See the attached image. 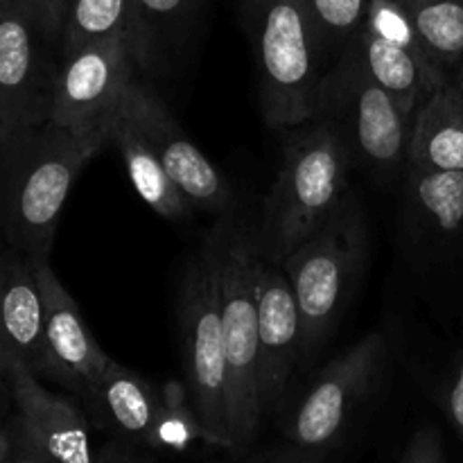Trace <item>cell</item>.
<instances>
[{
  "instance_id": "cell-6",
  "label": "cell",
  "mask_w": 463,
  "mask_h": 463,
  "mask_svg": "<svg viewBox=\"0 0 463 463\" xmlns=\"http://www.w3.org/2000/svg\"><path fill=\"white\" fill-rule=\"evenodd\" d=\"M179 330L185 384L206 434V443L233 450L229 362L217 301L215 256L208 235L202 249L188 262L181 280Z\"/></svg>"
},
{
  "instance_id": "cell-16",
  "label": "cell",
  "mask_w": 463,
  "mask_h": 463,
  "mask_svg": "<svg viewBox=\"0 0 463 463\" xmlns=\"http://www.w3.org/2000/svg\"><path fill=\"white\" fill-rule=\"evenodd\" d=\"M43 303L27 256L0 240V378L16 366L41 375Z\"/></svg>"
},
{
  "instance_id": "cell-18",
  "label": "cell",
  "mask_w": 463,
  "mask_h": 463,
  "mask_svg": "<svg viewBox=\"0 0 463 463\" xmlns=\"http://www.w3.org/2000/svg\"><path fill=\"white\" fill-rule=\"evenodd\" d=\"M111 145H116L118 152H120L127 175H129V181L136 193H138V197L156 215L172 222L188 220L193 215L194 206L176 188L175 181L170 179L161 158L156 156L154 147L149 145L147 136L143 134L134 116L127 111L125 102L120 104L116 116L111 118Z\"/></svg>"
},
{
  "instance_id": "cell-26",
  "label": "cell",
  "mask_w": 463,
  "mask_h": 463,
  "mask_svg": "<svg viewBox=\"0 0 463 463\" xmlns=\"http://www.w3.org/2000/svg\"><path fill=\"white\" fill-rule=\"evenodd\" d=\"M18 3L30 14V18L39 27L41 34L59 48L68 0H18Z\"/></svg>"
},
{
  "instance_id": "cell-5",
  "label": "cell",
  "mask_w": 463,
  "mask_h": 463,
  "mask_svg": "<svg viewBox=\"0 0 463 463\" xmlns=\"http://www.w3.org/2000/svg\"><path fill=\"white\" fill-rule=\"evenodd\" d=\"M366 249L364 211L357 194L348 190L326 224L280 265L301 312L303 360L315 355L342 321L360 280Z\"/></svg>"
},
{
  "instance_id": "cell-8",
  "label": "cell",
  "mask_w": 463,
  "mask_h": 463,
  "mask_svg": "<svg viewBox=\"0 0 463 463\" xmlns=\"http://www.w3.org/2000/svg\"><path fill=\"white\" fill-rule=\"evenodd\" d=\"M346 50L411 120L425 99L450 81L430 57L402 0H369L364 23Z\"/></svg>"
},
{
  "instance_id": "cell-21",
  "label": "cell",
  "mask_w": 463,
  "mask_h": 463,
  "mask_svg": "<svg viewBox=\"0 0 463 463\" xmlns=\"http://www.w3.org/2000/svg\"><path fill=\"white\" fill-rule=\"evenodd\" d=\"M111 36L131 41L140 57V66L145 68L134 0H68L61 39H59V57L86 43L111 39Z\"/></svg>"
},
{
  "instance_id": "cell-29",
  "label": "cell",
  "mask_w": 463,
  "mask_h": 463,
  "mask_svg": "<svg viewBox=\"0 0 463 463\" xmlns=\"http://www.w3.org/2000/svg\"><path fill=\"white\" fill-rule=\"evenodd\" d=\"M93 463H149L131 446L129 441H122V439H116V441L107 443L102 450L95 455Z\"/></svg>"
},
{
  "instance_id": "cell-1",
  "label": "cell",
  "mask_w": 463,
  "mask_h": 463,
  "mask_svg": "<svg viewBox=\"0 0 463 463\" xmlns=\"http://www.w3.org/2000/svg\"><path fill=\"white\" fill-rule=\"evenodd\" d=\"M111 143V125L71 129L52 122L0 140V238L27 258H50L77 176Z\"/></svg>"
},
{
  "instance_id": "cell-2",
  "label": "cell",
  "mask_w": 463,
  "mask_h": 463,
  "mask_svg": "<svg viewBox=\"0 0 463 463\" xmlns=\"http://www.w3.org/2000/svg\"><path fill=\"white\" fill-rule=\"evenodd\" d=\"M283 163L265 199L258 251L271 265L285 258L326 224L346 197L353 152L342 131L324 116L292 127Z\"/></svg>"
},
{
  "instance_id": "cell-3",
  "label": "cell",
  "mask_w": 463,
  "mask_h": 463,
  "mask_svg": "<svg viewBox=\"0 0 463 463\" xmlns=\"http://www.w3.org/2000/svg\"><path fill=\"white\" fill-rule=\"evenodd\" d=\"M265 122L292 129L319 113L328 48L306 0H242Z\"/></svg>"
},
{
  "instance_id": "cell-22",
  "label": "cell",
  "mask_w": 463,
  "mask_h": 463,
  "mask_svg": "<svg viewBox=\"0 0 463 463\" xmlns=\"http://www.w3.org/2000/svg\"><path fill=\"white\" fill-rule=\"evenodd\" d=\"M402 5L430 57L452 80L463 61V0H402Z\"/></svg>"
},
{
  "instance_id": "cell-28",
  "label": "cell",
  "mask_w": 463,
  "mask_h": 463,
  "mask_svg": "<svg viewBox=\"0 0 463 463\" xmlns=\"http://www.w3.org/2000/svg\"><path fill=\"white\" fill-rule=\"evenodd\" d=\"M443 410H446L448 420L452 423L455 432L463 439V351L455 360L450 371V378L446 380V387L441 393Z\"/></svg>"
},
{
  "instance_id": "cell-17",
  "label": "cell",
  "mask_w": 463,
  "mask_h": 463,
  "mask_svg": "<svg viewBox=\"0 0 463 463\" xmlns=\"http://www.w3.org/2000/svg\"><path fill=\"white\" fill-rule=\"evenodd\" d=\"M84 402L98 423L116 432L122 441L154 446L163 398L145 375L113 360L86 393Z\"/></svg>"
},
{
  "instance_id": "cell-20",
  "label": "cell",
  "mask_w": 463,
  "mask_h": 463,
  "mask_svg": "<svg viewBox=\"0 0 463 463\" xmlns=\"http://www.w3.org/2000/svg\"><path fill=\"white\" fill-rule=\"evenodd\" d=\"M407 165L463 172V93L452 80L416 111Z\"/></svg>"
},
{
  "instance_id": "cell-32",
  "label": "cell",
  "mask_w": 463,
  "mask_h": 463,
  "mask_svg": "<svg viewBox=\"0 0 463 463\" xmlns=\"http://www.w3.org/2000/svg\"><path fill=\"white\" fill-rule=\"evenodd\" d=\"M12 455V441H9L7 432H5L3 423H0V463H5Z\"/></svg>"
},
{
  "instance_id": "cell-7",
  "label": "cell",
  "mask_w": 463,
  "mask_h": 463,
  "mask_svg": "<svg viewBox=\"0 0 463 463\" xmlns=\"http://www.w3.org/2000/svg\"><path fill=\"white\" fill-rule=\"evenodd\" d=\"M317 116L328 118L342 131L353 158L362 165L383 175L407 165L411 118L351 50H344L326 72Z\"/></svg>"
},
{
  "instance_id": "cell-25",
  "label": "cell",
  "mask_w": 463,
  "mask_h": 463,
  "mask_svg": "<svg viewBox=\"0 0 463 463\" xmlns=\"http://www.w3.org/2000/svg\"><path fill=\"white\" fill-rule=\"evenodd\" d=\"M326 48L344 50L351 45L366 18L369 0H306Z\"/></svg>"
},
{
  "instance_id": "cell-30",
  "label": "cell",
  "mask_w": 463,
  "mask_h": 463,
  "mask_svg": "<svg viewBox=\"0 0 463 463\" xmlns=\"http://www.w3.org/2000/svg\"><path fill=\"white\" fill-rule=\"evenodd\" d=\"M301 450V448H298ZM306 450L301 452H271V455H258L253 459L242 461V463H312L303 455Z\"/></svg>"
},
{
  "instance_id": "cell-31",
  "label": "cell",
  "mask_w": 463,
  "mask_h": 463,
  "mask_svg": "<svg viewBox=\"0 0 463 463\" xmlns=\"http://www.w3.org/2000/svg\"><path fill=\"white\" fill-rule=\"evenodd\" d=\"M9 463H54V461H50L48 457H43L39 450H34L30 443L18 439V448L14 455H9Z\"/></svg>"
},
{
  "instance_id": "cell-10",
  "label": "cell",
  "mask_w": 463,
  "mask_h": 463,
  "mask_svg": "<svg viewBox=\"0 0 463 463\" xmlns=\"http://www.w3.org/2000/svg\"><path fill=\"white\" fill-rule=\"evenodd\" d=\"M54 50L18 0H0V140L50 122Z\"/></svg>"
},
{
  "instance_id": "cell-11",
  "label": "cell",
  "mask_w": 463,
  "mask_h": 463,
  "mask_svg": "<svg viewBox=\"0 0 463 463\" xmlns=\"http://www.w3.org/2000/svg\"><path fill=\"white\" fill-rule=\"evenodd\" d=\"M138 71H143L138 52L122 36L95 41L61 54L50 122L71 129L111 125Z\"/></svg>"
},
{
  "instance_id": "cell-24",
  "label": "cell",
  "mask_w": 463,
  "mask_h": 463,
  "mask_svg": "<svg viewBox=\"0 0 463 463\" xmlns=\"http://www.w3.org/2000/svg\"><path fill=\"white\" fill-rule=\"evenodd\" d=\"M194 7L197 0H134L145 68L158 57L163 41L179 34Z\"/></svg>"
},
{
  "instance_id": "cell-23",
  "label": "cell",
  "mask_w": 463,
  "mask_h": 463,
  "mask_svg": "<svg viewBox=\"0 0 463 463\" xmlns=\"http://www.w3.org/2000/svg\"><path fill=\"white\" fill-rule=\"evenodd\" d=\"M161 398L163 416L158 420L152 448H156V450H185L190 443L206 441L188 384L179 383V380H167L161 389Z\"/></svg>"
},
{
  "instance_id": "cell-27",
  "label": "cell",
  "mask_w": 463,
  "mask_h": 463,
  "mask_svg": "<svg viewBox=\"0 0 463 463\" xmlns=\"http://www.w3.org/2000/svg\"><path fill=\"white\" fill-rule=\"evenodd\" d=\"M398 463H446L441 432L432 425L416 430Z\"/></svg>"
},
{
  "instance_id": "cell-19",
  "label": "cell",
  "mask_w": 463,
  "mask_h": 463,
  "mask_svg": "<svg viewBox=\"0 0 463 463\" xmlns=\"http://www.w3.org/2000/svg\"><path fill=\"white\" fill-rule=\"evenodd\" d=\"M405 217L414 238L448 242L463 233V172L405 165Z\"/></svg>"
},
{
  "instance_id": "cell-14",
  "label": "cell",
  "mask_w": 463,
  "mask_h": 463,
  "mask_svg": "<svg viewBox=\"0 0 463 463\" xmlns=\"http://www.w3.org/2000/svg\"><path fill=\"white\" fill-rule=\"evenodd\" d=\"M258 387L262 414L283 407L294 369L303 360L301 312L292 283L280 265L260 256L256 269Z\"/></svg>"
},
{
  "instance_id": "cell-9",
  "label": "cell",
  "mask_w": 463,
  "mask_h": 463,
  "mask_svg": "<svg viewBox=\"0 0 463 463\" xmlns=\"http://www.w3.org/2000/svg\"><path fill=\"white\" fill-rule=\"evenodd\" d=\"M384 360L387 339L383 333H369L326 364L289 411L285 423L289 441L301 450L333 446L371 393Z\"/></svg>"
},
{
  "instance_id": "cell-13",
  "label": "cell",
  "mask_w": 463,
  "mask_h": 463,
  "mask_svg": "<svg viewBox=\"0 0 463 463\" xmlns=\"http://www.w3.org/2000/svg\"><path fill=\"white\" fill-rule=\"evenodd\" d=\"M43 303V364L39 378H50L86 398L111 357L99 348L75 298L54 274L50 258H30Z\"/></svg>"
},
{
  "instance_id": "cell-12",
  "label": "cell",
  "mask_w": 463,
  "mask_h": 463,
  "mask_svg": "<svg viewBox=\"0 0 463 463\" xmlns=\"http://www.w3.org/2000/svg\"><path fill=\"white\" fill-rule=\"evenodd\" d=\"M122 102L147 136L170 179L190 199V203L211 215H226L233 203L229 181L217 170L215 163L185 136L179 120L172 116L156 90L136 77Z\"/></svg>"
},
{
  "instance_id": "cell-15",
  "label": "cell",
  "mask_w": 463,
  "mask_h": 463,
  "mask_svg": "<svg viewBox=\"0 0 463 463\" xmlns=\"http://www.w3.org/2000/svg\"><path fill=\"white\" fill-rule=\"evenodd\" d=\"M18 411V439L54 463H93L89 420L80 407L41 384L27 366L7 375Z\"/></svg>"
},
{
  "instance_id": "cell-4",
  "label": "cell",
  "mask_w": 463,
  "mask_h": 463,
  "mask_svg": "<svg viewBox=\"0 0 463 463\" xmlns=\"http://www.w3.org/2000/svg\"><path fill=\"white\" fill-rule=\"evenodd\" d=\"M215 256L217 301L229 362L233 402V450H242L260 430L262 405L258 387V306L256 269L260 260L256 231L222 217L208 233Z\"/></svg>"
},
{
  "instance_id": "cell-33",
  "label": "cell",
  "mask_w": 463,
  "mask_h": 463,
  "mask_svg": "<svg viewBox=\"0 0 463 463\" xmlns=\"http://www.w3.org/2000/svg\"><path fill=\"white\" fill-rule=\"evenodd\" d=\"M452 81H455L457 89H459L461 93H463V61L459 63V68H457V71H455V75H452Z\"/></svg>"
}]
</instances>
